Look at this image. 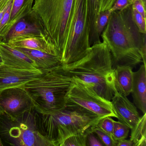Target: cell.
<instances>
[{
	"instance_id": "36",
	"label": "cell",
	"mask_w": 146,
	"mask_h": 146,
	"mask_svg": "<svg viewBox=\"0 0 146 146\" xmlns=\"http://www.w3.org/2000/svg\"><path fill=\"white\" fill-rule=\"evenodd\" d=\"M2 141L1 140V138L0 137V146H3V144L2 143Z\"/></svg>"
},
{
	"instance_id": "8",
	"label": "cell",
	"mask_w": 146,
	"mask_h": 146,
	"mask_svg": "<svg viewBox=\"0 0 146 146\" xmlns=\"http://www.w3.org/2000/svg\"><path fill=\"white\" fill-rule=\"evenodd\" d=\"M72 78L65 96L64 108L95 114L102 118L111 117L117 118L111 101L99 95L83 82Z\"/></svg>"
},
{
	"instance_id": "7",
	"label": "cell",
	"mask_w": 146,
	"mask_h": 146,
	"mask_svg": "<svg viewBox=\"0 0 146 146\" xmlns=\"http://www.w3.org/2000/svg\"><path fill=\"white\" fill-rule=\"evenodd\" d=\"M90 46L86 13V0H74L65 48L61 59L62 65L81 59Z\"/></svg>"
},
{
	"instance_id": "14",
	"label": "cell",
	"mask_w": 146,
	"mask_h": 146,
	"mask_svg": "<svg viewBox=\"0 0 146 146\" xmlns=\"http://www.w3.org/2000/svg\"><path fill=\"white\" fill-rule=\"evenodd\" d=\"M7 43L13 47L40 50L60 57L56 47L48 37H17L11 39Z\"/></svg>"
},
{
	"instance_id": "25",
	"label": "cell",
	"mask_w": 146,
	"mask_h": 146,
	"mask_svg": "<svg viewBox=\"0 0 146 146\" xmlns=\"http://www.w3.org/2000/svg\"><path fill=\"white\" fill-rule=\"evenodd\" d=\"M111 13L110 9L99 13L96 20V29L100 37L108 23Z\"/></svg>"
},
{
	"instance_id": "13",
	"label": "cell",
	"mask_w": 146,
	"mask_h": 146,
	"mask_svg": "<svg viewBox=\"0 0 146 146\" xmlns=\"http://www.w3.org/2000/svg\"><path fill=\"white\" fill-rule=\"evenodd\" d=\"M0 55L3 64L21 70H38L35 62L31 59L6 42H0Z\"/></svg>"
},
{
	"instance_id": "5",
	"label": "cell",
	"mask_w": 146,
	"mask_h": 146,
	"mask_svg": "<svg viewBox=\"0 0 146 146\" xmlns=\"http://www.w3.org/2000/svg\"><path fill=\"white\" fill-rule=\"evenodd\" d=\"M74 0H35L32 10L62 58L67 42Z\"/></svg>"
},
{
	"instance_id": "33",
	"label": "cell",
	"mask_w": 146,
	"mask_h": 146,
	"mask_svg": "<svg viewBox=\"0 0 146 146\" xmlns=\"http://www.w3.org/2000/svg\"><path fill=\"white\" fill-rule=\"evenodd\" d=\"M11 0H0V12L4 10Z\"/></svg>"
},
{
	"instance_id": "15",
	"label": "cell",
	"mask_w": 146,
	"mask_h": 146,
	"mask_svg": "<svg viewBox=\"0 0 146 146\" xmlns=\"http://www.w3.org/2000/svg\"><path fill=\"white\" fill-rule=\"evenodd\" d=\"M131 94L134 104L143 114L146 113V66L143 64L137 71L133 72Z\"/></svg>"
},
{
	"instance_id": "28",
	"label": "cell",
	"mask_w": 146,
	"mask_h": 146,
	"mask_svg": "<svg viewBox=\"0 0 146 146\" xmlns=\"http://www.w3.org/2000/svg\"><path fill=\"white\" fill-rule=\"evenodd\" d=\"M91 128L87 131L86 146H105L97 135L92 131Z\"/></svg>"
},
{
	"instance_id": "27",
	"label": "cell",
	"mask_w": 146,
	"mask_h": 146,
	"mask_svg": "<svg viewBox=\"0 0 146 146\" xmlns=\"http://www.w3.org/2000/svg\"><path fill=\"white\" fill-rule=\"evenodd\" d=\"M114 121L111 117H105L99 121L97 125L105 132L112 136Z\"/></svg>"
},
{
	"instance_id": "16",
	"label": "cell",
	"mask_w": 146,
	"mask_h": 146,
	"mask_svg": "<svg viewBox=\"0 0 146 146\" xmlns=\"http://www.w3.org/2000/svg\"><path fill=\"white\" fill-rule=\"evenodd\" d=\"M25 54L35 64L37 69L42 72L61 64L59 56L36 49L16 48Z\"/></svg>"
},
{
	"instance_id": "19",
	"label": "cell",
	"mask_w": 146,
	"mask_h": 146,
	"mask_svg": "<svg viewBox=\"0 0 146 146\" xmlns=\"http://www.w3.org/2000/svg\"><path fill=\"white\" fill-rule=\"evenodd\" d=\"M34 0H13L10 25L11 28L19 20L32 11Z\"/></svg>"
},
{
	"instance_id": "4",
	"label": "cell",
	"mask_w": 146,
	"mask_h": 146,
	"mask_svg": "<svg viewBox=\"0 0 146 146\" xmlns=\"http://www.w3.org/2000/svg\"><path fill=\"white\" fill-rule=\"evenodd\" d=\"M102 118L95 114L65 108L51 113H39L41 130L54 146H60L69 137L97 125Z\"/></svg>"
},
{
	"instance_id": "12",
	"label": "cell",
	"mask_w": 146,
	"mask_h": 146,
	"mask_svg": "<svg viewBox=\"0 0 146 146\" xmlns=\"http://www.w3.org/2000/svg\"><path fill=\"white\" fill-rule=\"evenodd\" d=\"M111 102L118 121L132 129L141 118L136 107L127 96L118 92L113 95Z\"/></svg>"
},
{
	"instance_id": "31",
	"label": "cell",
	"mask_w": 146,
	"mask_h": 146,
	"mask_svg": "<svg viewBox=\"0 0 146 146\" xmlns=\"http://www.w3.org/2000/svg\"><path fill=\"white\" fill-rule=\"evenodd\" d=\"M99 13L109 10L116 0H99Z\"/></svg>"
},
{
	"instance_id": "20",
	"label": "cell",
	"mask_w": 146,
	"mask_h": 146,
	"mask_svg": "<svg viewBox=\"0 0 146 146\" xmlns=\"http://www.w3.org/2000/svg\"><path fill=\"white\" fill-rule=\"evenodd\" d=\"M131 130L130 139L133 143V146H146V113L143 114Z\"/></svg>"
},
{
	"instance_id": "6",
	"label": "cell",
	"mask_w": 146,
	"mask_h": 146,
	"mask_svg": "<svg viewBox=\"0 0 146 146\" xmlns=\"http://www.w3.org/2000/svg\"><path fill=\"white\" fill-rule=\"evenodd\" d=\"M0 135L13 146H54L42 133L35 108L14 119L0 115Z\"/></svg>"
},
{
	"instance_id": "21",
	"label": "cell",
	"mask_w": 146,
	"mask_h": 146,
	"mask_svg": "<svg viewBox=\"0 0 146 146\" xmlns=\"http://www.w3.org/2000/svg\"><path fill=\"white\" fill-rule=\"evenodd\" d=\"M13 1V0H11L8 4L0 24V42H4L7 35L11 29L10 22Z\"/></svg>"
},
{
	"instance_id": "35",
	"label": "cell",
	"mask_w": 146,
	"mask_h": 146,
	"mask_svg": "<svg viewBox=\"0 0 146 146\" xmlns=\"http://www.w3.org/2000/svg\"><path fill=\"white\" fill-rule=\"evenodd\" d=\"M3 64V60H2V58H1V56L0 55V65H1Z\"/></svg>"
},
{
	"instance_id": "22",
	"label": "cell",
	"mask_w": 146,
	"mask_h": 146,
	"mask_svg": "<svg viewBox=\"0 0 146 146\" xmlns=\"http://www.w3.org/2000/svg\"><path fill=\"white\" fill-rule=\"evenodd\" d=\"M87 130L69 137L62 143L60 146H86Z\"/></svg>"
},
{
	"instance_id": "9",
	"label": "cell",
	"mask_w": 146,
	"mask_h": 146,
	"mask_svg": "<svg viewBox=\"0 0 146 146\" xmlns=\"http://www.w3.org/2000/svg\"><path fill=\"white\" fill-rule=\"evenodd\" d=\"M35 108L32 99L23 87L0 91V115L14 119Z\"/></svg>"
},
{
	"instance_id": "24",
	"label": "cell",
	"mask_w": 146,
	"mask_h": 146,
	"mask_svg": "<svg viewBox=\"0 0 146 146\" xmlns=\"http://www.w3.org/2000/svg\"><path fill=\"white\" fill-rule=\"evenodd\" d=\"M91 130L97 135L105 146H116L117 141L114 140L112 136L105 132L97 125L91 127Z\"/></svg>"
},
{
	"instance_id": "34",
	"label": "cell",
	"mask_w": 146,
	"mask_h": 146,
	"mask_svg": "<svg viewBox=\"0 0 146 146\" xmlns=\"http://www.w3.org/2000/svg\"><path fill=\"white\" fill-rule=\"evenodd\" d=\"M8 5H7V6L4 9V10H2V11L0 12V24L1 23V20H2L3 16H4V13H5V11L6 10L7 7Z\"/></svg>"
},
{
	"instance_id": "1",
	"label": "cell",
	"mask_w": 146,
	"mask_h": 146,
	"mask_svg": "<svg viewBox=\"0 0 146 146\" xmlns=\"http://www.w3.org/2000/svg\"><path fill=\"white\" fill-rule=\"evenodd\" d=\"M111 54L113 64L133 67L146 65V34L139 31L132 17L131 5L113 12L101 35Z\"/></svg>"
},
{
	"instance_id": "17",
	"label": "cell",
	"mask_w": 146,
	"mask_h": 146,
	"mask_svg": "<svg viewBox=\"0 0 146 146\" xmlns=\"http://www.w3.org/2000/svg\"><path fill=\"white\" fill-rule=\"evenodd\" d=\"M114 84L118 93L127 96L131 94L133 79L132 67L117 65L114 69Z\"/></svg>"
},
{
	"instance_id": "23",
	"label": "cell",
	"mask_w": 146,
	"mask_h": 146,
	"mask_svg": "<svg viewBox=\"0 0 146 146\" xmlns=\"http://www.w3.org/2000/svg\"><path fill=\"white\" fill-rule=\"evenodd\" d=\"M130 129L129 126L119 121H114L112 137L116 141L126 139Z\"/></svg>"
},
{
	"instance_id": "32",
	"label": "cell",
	"mask_w": 146,
	"mask_h": 146,
	"mask_svg": "<svg viewBox=\"0 0 146 146\" xmlns=\"http://www.w3.org/2000/svg\"><path fill=\"white\" fill-rule=\"evenodd\" d=\"M133 143L130 139L127 140L124 139L117 141L116 146H133Z\"/></svg>"
},
{
	"instance_id": "30",
	"label": "cell",
	"mask_w": 146,
	"mask_h": 146,
	"mask_svg": "<svg viewBox=\"0 0 146 146\" xmlns=\"http://www.w3.org/2000/svg\"><path fill=\"white\" fill-rule=\"evenodd\" d=\"M132 6L138 12L146 19V6L142 0H132Z\"/></svg>"
},
{
	"instance_id": "37",
	"label": "cell",
	"mask_w": 146,
	"mask_h": 146,
	"mask_svg": "<svg viewBox=\"0 0 146 146\" xmlns=\"http://www.w3.org/2000/svg\"><path fill=\"white\" fill-rule=\"evenodd\" d=\"M142 1L143 2L144 5L146 6V0H142Z\"/></svg>"
},
{
	"instance_id": "2",
	"label": "cell",
	"mask_w": 146,
	"mask_h": 146,
	"mask_svg": "<svg viewBox=\"0 0 146 146\" xmlns=\"http://www.w3.org/2000/svg\"><path fill=\"white\" fill-rule=\"evenodd\" d=\"M61 65L70 76L83 82L106 100H111L118 92L114 84L111 54L103 42L91 46L88 52L81 59Z\"/></svg>"
},
{
	"instance_id": "11",
	"label": "cell",
	"mask_w": 146,
	"mask_h": 146,
	"mask_svg": "<svg viewBox=\"0 0 146 146\" xmlns=\"http://www.w3.org/2000/svg\"><path fill=\"white\" fill-rule=\"evenodd\" d=\"M42 72L38 70H24L0 65V91L14 87H23L29 81L37 78Z\"/></svg>"
},
{
	"instance_id": "29",
	"label": "cell",
	"mask_w": 146,
	"mask_h": 146,
	"mask_svg": "<svg viewBox=\"0 0 146 146\" xmlns=\"http://www.w3.org/2000/svg\"><path fill=\"white\" fill-rule=\"evenodd\" d=\"M132 5V0H116L110 10L112 12L115 11H122Z\"/></svg>"
},
{
	"instance_id": "18",
	"label": "cell",
	"mask_w": 146,
	"mask_h": 146,
	"mask_svg": "<svg viewBox=\"0 0 146 146\" xmlns=\"http://www.w3.org/2000/svg\"><path fill=\"white\" fill-rule=\"evenodd\" d=\"M99 0H86V13L90 47L100 43V37L96 29V20L99 13Z\"/></svg>"
},
{
	"instance_id": "3",
	"label": "cell",
	"mask_w": 146,
	"mask_h": 146,
	"mask_svg": "<svg viewBox=\"0 0 146 146\" xmlns=\"http://www.w3.org/2000/svg\"><path fill=\"white\" fill-rule=\"evenodd\" d=\"M72 79L61 64L42 72L40 76L26 83L23 88L37 112L51 113L64 108L65 96Z\"/></svg>"
},
{
	"instance_id": "26",
	"label": "cell",
	"mask_w": 146,
	"mask_h": 146,
	"mask_svg": "<svg viewBox=\"0 0 146 146\" xmlns=\"http://www.w3.org/2000/svg\"><path fill=\"white\" fill-rule=\"evenodd\" d=\"M132 7V17L135 24L138 28L139 31L142 34H146V19L144 18L139 12Z\"/></svg>"
},
{
	"instance_id": "10",
	"label": "cell",
	"mask_w": 146,
	"mask_h": 146,
	"mask_svg": "<svg viewBox=\"0 0 146 146\" xmlns=\"http://www.w3.org/2000/svg\"><path fill=\"white\" fill-rule=\"evenodd\" d=\"M30 36L48 37L40 20L33 10L13 26L4 42L7 43L11 39L17 37Z\"/></svg>"
}]
</instances>
